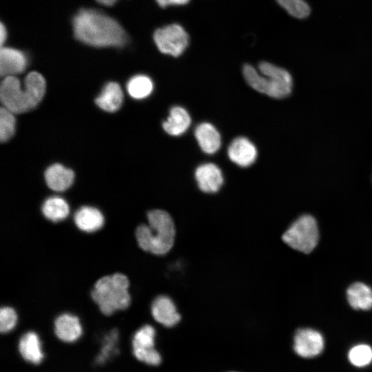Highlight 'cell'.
<instances>
[{
    "label": "cell",
    "instance_id": "1",
    "mask_svg": "<svg viewBox=\"0 0 372 372\" xmlns=\"http://www.w3.org/2000/svg\"><path fill=\"white\" fill-rule=\"evenodd\" d=\"M73 29L78 40L94 47H121L127 40L114 19L93 9L81 10L74 17Z\"/></svg>",
    "mask_w": 372,
    "mask_h": 372
},
{
    "label": "cell",
    "instance_id": "2",
    "mask_svg": "<svg viewBox=\"0 0 372 372\" xmlns=\"http://www.w3.org/2000/svg\"><path fill=\"white\" fill-rule=\"evenodd\" d=\"M45 92L44 77L37 72H31L25 77L24 87L15 76L3 77L0 86V99L3 107L14 114L27 112L42 100Z\"/></svg>",
    "mask_w": 372,
    "mask_h": 372
},
{
    "label": "cell",
    "instance_id": "3",
    "mask_svg": "<svg viewBox=\"0 0 372 372\" xmlns=\"http://www.w3.org/2000/svg\"><path fill=\"white\" fill-rule=\"evenodd\" d=\"M148 225H141L136 230L139 247L155 255H165L172 248L176 230L171 216L162 209L147 213Z\"/></svg>",
    "mask_w": 372,
    "mask_h": 372
},
{
    "label": "cell",
    "instance_id": "4",
    "mask_svg": "<svg viewBox=\"0 0 372 372\" xmlns=\"http://www.w3.org/2000/svg\"><path fill=\"white\" fill-rule=\"evenodd\" d=\"M242 74L251 88L269 97L283 99L291 92L293 79L290 73L271 63L260 62L258 70L250 64H245Z\"/></svg>",
    "mask_w": 372,
    "mask_h": 372
},
{
    "label": "cell",
    "instance_id": "5",
    "mask_svg": "<svg viewBox=\"0 0 372 372\" xmlns=\"http://www.w3.org/2000/svg\"><path fill=\"white\" fill-rule=\"evenodd\" d=\"M129 280L124 274L116 273L103 276L96 281L91 295L105 315L126 309L130 303L127 289Z\"/></svg>",
    "mask_w": 372,
    "mask_h": 372
},
{
    "label": "cell",
    "instance_id": "6",
    "mask_svg": "<svg viewBox=\"0 0 372 372\" xmlns=\"http://www.w3.org/2000/svg\"><path fill=\"white\" fill-rule=\"evenodd\" d=\"M282 238L292 249L305 254L310 253L319 240L316 219L308 214L301 216L287 229Z\"/></svg>",
    "mask_w": 372,
    "mask_h": 372
},
{
    "label": "cell",
    "instance_id": "7",
    "mask_svg": "<svg viewBox=\"0 0 372 372\" xmlns=\"http://www.w3.org/2000/svg\"><path fill=\"white\" fill-rule=\"evenodd\" d=\"M154 41L161 53L178 57L187 48L189 37L182 25L172 23L156 30Z\"/></svg>",
    "mask_w": 372,
    "mask_h": 372
},
{
    "label": "cell",
    "instance_id": "8",
    "mask_svg": "<svg viewBox=\"0 0 372 372\" xmlns=\"http://www.w3.org/2000/svg\"><path fill=\"white\" fill-rule=\"evenodd\" d=\"M293 349L300 356L312 358L319 355L324 349L321 333L309 328L299 329L294 335Z\"/></svg>",
    "mask_w": 372,
    "mask_h": 372
},
{
    "label": "cell",
    "instance_id": "9",
    "mask_svg": "<svg viewBox=\"0 0 372 372\" xmlns=\"http://www.w3.org/2000/svg\"><path fill=\"white\" fill-rule=\"evenodd\" d=\"M227 156L236 165L241 167H247L256 161L258 151L255 145L249 138L238 136L229 144Z\"/></svg>",
    "mask_w": 372,
    "mask_h": 372
},
{
    "label": "cell",
    "instance_id": "10",
    "mask_svg": "<svg viewBox=\"0 0 372 372\" xmlns=\"http://www.w3.org/2000/svg\"><path fill=\"white\" fill-rule=\"evenodd\" d=\"M194 175L198 188L205 193L217 192L224 182L221 169L211 163L200 165L196 169Z\"/></svg>",
    "mask_w": 372,
    "mask_h": 372
},
{
    "label": "cell",
    "instance_id": "11",
    "mask_svg": "<svg viewBox=\"0 0 372 372\" xmlns=\"http://www.w3.org/2000/svg\"><path fill=\"white\" fill-rule=\"evenodd\" d=\"M151 311L156 321L167 327L176 325L180 320L174 302L167 296L156 297L152 302Z\"/></svg>",
    "mask_w": 372,
    "mask_h": 372
},
{
    "label": "cell",
    "instance_id": "12",
    "mask_svg": "<svg viewBox=\"0 0 372 372\" xmlns=\"http://www.w3.org/2000/svg\"><path fill=\"white\" fill-rule=\"evenodd\" d=\"M27 63V58L21 51L12 48L1 47L0 74L2 77L15 76L23 72Z\"/></svg>",
    "mask_w": 372,
    "mask_h": 372
},
{
    "label": "cell",
    "instance_id": "13",
    "mask_svg": "<svg viewBox=\"0 0 372 372\" xmlns=\"http://www.w3.org/2000/svg\"><path fill=\"white\" fill-rule=\"evenodd\" d=\"M194 136L201 150L207 154H214L221 146V136L214 125L203 122L196 126Z\"/></svg>",
    "mask_w": 372,
    "mask_h": 372
},
{
    "label": "cell",
    "instance_id": "14",
    "mask_svg": "<svg viewBox=\"0 0 372 372\" xmlns=\"http://www.w3.org/2000/svg\"><path fill=\"white\" fill-rule=\"evenodd\" d=\"M191 123V116L184 107L174 106L170 109L168 117L163 122L162 126L169 135L180 136L187 132Z\"/></svg>",
    "mask_w": 372,
    "mask_h": 372
},
{
    "label": "cell",
    "instance_id": "15",
    "mask_svg": "<svg viewBox=\"0 0 372 372\" xmlns=\"http://www.w3.org/2000/svg\"><path fill=\"white\" fill-rule=\"evenodd\" d=\"M74 178V172L59 163H55L45 170V180L48 187L56 192L68 189Z\"/></svg>",
    "mask_w": 372,
    "mask_h": 372
},
{
    "label": "cell",
    "instance_id": "16",
    "mask_svg": "<svg viewBox=\"0 0 372 372\" xmlns=\"http://www.w3.org/2000/svg\"><path fill=\"white\" fill-rule=\"evenodd\" d=\"M54 331L62 341H76L82 334V327L76 316L64 313L59 316L54 322Z\"/></svg>",
    "mask_w": 372,
    "mask_h": 372
},
{
    "label": "cell",
    "instance_id": "17",
    "mask_svg": "<svg viewBox=\"0 0 372 372\" xmlns=\"http://www.w3.org/2000/svg\"><path fill=\"white\" fill-rule=\"evenodd\" d=\"M123 101V93L118 83L109 82L96 98V104L102 110L114 112L120 109Z\"/></svg>",
    "mask_w": 372,
    "mask_h": 372
},
{
    "label": "cell",
    "instance_id": "18",
    "mask_svg": "<svg viewBox=\"0 0 372 372\" xmlns=\"http://www.w3.org/2000/svg\"><path fill=\"white\" fill-rule=\"evenodd\" d=\"M74 222L81 231L93 232L102 227L104 217L98 209L90 206H83L76 211Z\"/></svg>",
    "mask_w": 372,
    "mask_h": 372
},
{
    "label": "cell",
    "instance_id": "19",
    "mask_svg": "<svg viewBox=\"0 0 372 372\" xmlns=\"http://www.w3.org/2000/svg\"><path fill=\"white\" fill-rule=\"evenodd\" d=\"M347 300L351 307L357 310L372 308V289L360 282L351 285L347 291Z\"/></svg>",
    "mask_w": 372,
    "mask_h": 372
},
{
    "label": "cell",
    "instance_id": "20",
    "mask_svg": "<svg viewBox=\"0 0 372 372\" xmlns=\"http://www.w3.org/2000/svg\"><path fill=\"white\" fill-rule=\"evenodd\" d=\"M19 351L26 361L32 364H39L43 358L39 338L32 331L22 335L19 342Z\"/></svg>",
    "mask_w": 372,
    "mask_h": 372
},
{
    "label": "cell",
    "instance_id": "21",
    "mask_svg": "<svg viewBox=\"0 0 372 372\" xmlns=\"http://www.w3.org/2000/svg\"><path fill=\"white\" fill-rule=\"evenodd\" d=\"M41 209L44 216L53 222L65 219L70 211L68 203L59 196H51L47 198Z\"/></svg>",
    "mask_w": 372,
    "mask_h": 372
},
{
    "label": "cell",
    "instance_id": "22",
    "mask_svg": "<svg viewBox=\"0 0 372 372\" xmlns=\"http://www.w3.org/2000/svg\"><path fill=\"white\" fill-rule=\"evenodd\" d=\"M129 94L135 99H143L148 97L154 90L152 80L145 74L132 76L127 84Z\"/></svg>",
    "mask_w": 372,
    "mask_h": 372
},
{
    "label": "cell",
    "instance_id": "23",
    "mask_svg": "<svg viewBox=\"0 0 372 372\" xmlns=\"http://www.w3.org/2000/svg\"><path fill=\"white\" fill-rule=\"evenodd\" d=\"M155 330L147 324L139 329L132 339L133 349H151L154 348Z\"/></svg>",
    "mask_w": 372,
    "mask_h": 372
},
{
    "label": "cell",
    "instance_id": "24",
    "mask_svg": "<svg viewBox=\"0 0 372 372\" xmlns=\"http://www.w3.org/2000/svg\"><path fill=\"white\" fill-rule=\"evenodd\" d=\"M16 119L14 113L2 107L0 110V140L6 142L14 134Z\"/></svg>",
    "mask_w": 372,
    "mask_h": 372
},
{
    "label": "cell",
    "instance_id": "25",
    "mask_svg": "<svg viewBox=\"0 0 372 372\" xmlns=\"http://www.w3.org/2000/svg\"><path fill=\"white\" fill-rule=\"evenodd\" d=\"M279 5L291 16L304 19L309 16L310 7L304 0H277Z\"/></svg>",
    "mask_w": 372,
    "mask_h": 372
},
{
    "label": "cell",
    "instance_id": "26",
    "mask_svg": "<svg viewBox=\"0 0 372 372\" xmlns=\"http://www.w3.org/2000/svg\"><path fill=\"white\" fill-rule=\"evenodd\" d=\"M349 359L356 366H366L372 361V349L366 344L356 345L349 351Z\"/></svg>",
    "mask_w": 372,
    "mask_h": 372
},
{
    "label": "cell",
    "instance_id": "27",
    "mask_svg": "<svg viewBox=\"0 0 372 372\" xmlns=\"http://www.w3.org/2000/svg\"><path fill=\"white\" fill-rule=\"evenodd\" d=\"M117 339L118 332L115 329L111 331V332L105 337L100 354L96 358V362L98 364L103 363L112 355L114 352Z\"/></svg>",
    "mask_w": 372,
    "mask_h": 372
},
{
    "label": "cell",
    "instance_id": "28",
    "mask_svg": "<svg viewBox=\"0 0 372 372\" xmlns=\"http://www.w3.org/2000/svg\"><path fill=\"white\" fill-rule=\"evenodd\" d=\"M17 316L15 311L8 307H2L0 310V331L7 333L16 325Z\"/></svg>",
    "mask_w": 372,
    "mask_h": 372
},
{
    "label": "cell",
    "instance_id": "29",
    "mask_svg": "<svg viewBox=\"0 0 372 372\" xmlns=\"http://www.w3.org/2000/svg\"><path fill=\"white\" fill-rule=\"evenodd\" d=\"M133 353L136 359L149 365L156 366L161 362V355L155 348L151 349H133Z\"/></svg>",
    "mask_w": 372,
    "mask_h": 372
},
{
    "label": "cell",
    "instance_id": "30",
    "mask_svg": "<svg viewBox=\"0 0 372 372\" xmlns=\"http://www.w3.org/2000/svg\"><path fill=\"white\" fill-rule=\"evenodd\" d=\"M190 0H156L158 5L161 8H167L169 6H183L189 3Z\"/></svg>",
    "mask_w": 372,
    "mask_h": 372
},
{
    "label": "cell",
    "instance_id": "31",
    "mask_svg": "<svg viewBox=\"0 0 372 372\" xmlns=\"http://www.w3.org/2000/svg\"><path fill=\"white\" fill-rule=\"evenodd\" d=\"M6 35H7V32H6V28L3 25V24L2 23H1V25H0V43H1V46L3 45V44L4 43V41L6 39Z\"/></svg>",
    "mask_w": 372,
    "mask_h": 372
},
{
    "label": "cell",
    "instance_id": "32",
    "mask_svg": "<svg viewBox=\"0 0 372 372\" xmlns=\"http://www.w3.org/2000/svg\"><path fill=\"white\" fill-rule=\"evenodd\" d=\"M99 3L105 6H112L117 0H96Z\"/></svg>",
    "mask_w": 372,
    "mask_h": 372
},
{
    "label": "cell",
    "instance_id": "33",
    "mask_svg": "<svg viewBox=\"0 0 372 372\" xmlns=\"http://www.w3.org/2000/svg\"><path fill=\"white\" fill-rule=\"evenodd\" d=\"M232 372H235V371H232Z\"/></svg>",
    "mask_w": 372,
    "mask_h": 372
}]
</instances>
